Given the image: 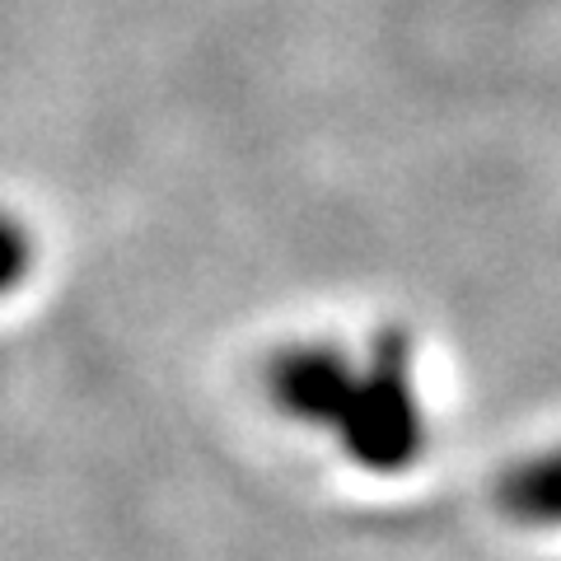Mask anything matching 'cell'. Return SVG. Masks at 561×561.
Wrapping results in <instances>:
<instances>
[{
	"label": "cell",
	"instance_id": "cell-1",
	"mask_svg": "<svg viewBox=\"0 0 561 561\" xmlns=\"http://www.w3.org/2000/svg\"><path fill=\"white\" fill-rule=\"evenodd\" d=\"M379 375L383 379L375 383H351L342 412L332 421H342L346 445L360 463L398 468L416 454V402L402 383V342H389V370Z\"/></svg>",
	"mask_w": 561,
	"mask_h": 561
},
{
	"label": "cell",
	"instance_id": "cell-2",
	"mask_svg": "<svg viewBox=\"0 0 561 561\" xmlns=\"http://www.w3.org/2000/svg\"><path fill=\"white\" fill-rule=\"evenodd\" d=\"M280 393L305 416H337L351 393L346 365L332 360L328 351H295L280 365Z\"/></svg>",
	"mask_w": 561,
	"mask_h": 561
},
{
	"label": "cell",
	"instance_id": "cell-3",
	"mask_svg": "<svg viewBox=\"0 0 561 561\" xmlns=\"http://www.w3.org/2000/svg\"><path fill=\"white\" fill-rule=\"evenodd\" d=\"M24 272H28V234L20 220L0 216V290H10Z\"/></svg>",
	"mask_w": 561,
	"mask_h": 561
}]
</instances>
